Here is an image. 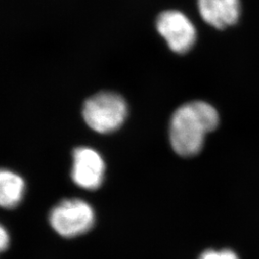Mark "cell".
<instances>
[{
    "mask_svg": "<svg viewBox=\"0 0 259 259\" xmlns=\"http://www.w3.org/2000/svg\"><path fill=\"white\" fill-rule=\"evenodd\" d=\"M216 109L204 101L182 105L173 113L169 126V139L173 150L181 157L198 155L204 147V139L219 125Z\"/></svg>",
    "mask_w": 259,
    "mask_h": 259,
    "instance_id": "1",
    "label": "cell"
},
{
    "mask_svg": "<svg viewBox=\"0 0 259 259\" xmlns=\"http://www.w3.org/2000/svg\"><path fill=\"white\" fill-rule=\"evenodd\" d=\"M83 120L99 134L119 129L128 115V106L118 93L101 92L90 97L83 106Z\"/></svg>",
    "mask_w": 259,
    "mask_h": 259,
    "instance_id": "2",
    "label": "cell"
},
{
    "mask_svg": "<svg viewBox=\"0 0 259 259\" xmlns=\"http://www.w3.org/2000/svg\"><path fill=\"white\" fill-rule=\"evenodd\" d=\"M49 223L58 234L74 238L90 232L95 223L91 204L80 199H68L56 204L49 213Z\"/></svg>",
    "mask_w": 259,
    "mask_h": 259,
    "instance_id": "3",
    "label": "cell"
},
{
    "mask_svg": "<svg viewBox=\"0 0 259 259\" xmlns=\"http://www.w3.org/2000/svg\"><path fill=\"white\" fill-rule=\"evenodd\" d=\"M157 30L166 40L169 48L178 54L190 51L197 39V31L192 21L177 10H168L159 14Z\"/></svg>",
    "mask_w": 259,
    "mask_h": 259,
    "instance_id": "4",
    "label": "cell"
},
{
    "mask_svg": "<svg viewBox=\"0 0 259 259\" xmlns=\"http://www.w3.org/2000/svg\"><path fill=\"white\" fill-rule=\"evenodd\" d=\"M105 162L100 154L89 147H79L73 151L71 178L83 189L95 190L103 184Z\"/></svg>",
    "mask_w": 259,
    "mask_h": 259,
    "instance_id": "5",
    "label": "cell"
},
{
    "mask_svg": "<svg viewBox=\"0 0 259 259\" xmlns=\"http://www.w3.org/2000/svg\"><path fill=\"white\" fill-rule=\"evenodd\" d=\"M197 4L202 19L217 29L234 25L240 17V0H198Z\"/></svg>",
    "mask_w": 259,
    "mask_h": 259,
    "instance_id": "6",
    "label": "cell"
},
{
    "mask_svg": "<svg viewBox=\"0 0 259 259\" xmlns=\"http://www.w3.org/2000/svg\"><path fill=\"white\" fill-rule=\"evenodd\" d=\"M25 188V181L19 174L7 168H0V207H17L24 197Z\"/></svg>",
    "mask_w": 259,
    "mask_h": 259,
    "instance_id": "7",
    "label": "cell"
},
{
    "mask_svg": "<svg viewBox=\"0 0 259 259\" xmlns=\"http://www.w3.org/2000/svg\"><path fill=\"white\" fill-rule=\"evenodd\" d=\"M199 259H239L238 255L232 250H208L204 251Z\"/></svg>",
    "mask_w": 259,
    "mask_h": 259,
    "instance_id": "8",
    "label": "cell"
},
{
    "mask_svg": "<svg viewBox=\"0 0 259 259\" xmlns=\"http://www.w3.org/2000/svg\"><path fill=\"white\" fill-rule=\"evenodd\" d=\"M10 245V235L7 230L0 224V252L5 251Z\"/></svg>",
    "mask_w": 259,
    "mask_h": 259,
    "instance_id": "9",
    "label": "cell"
}]
</instances>
